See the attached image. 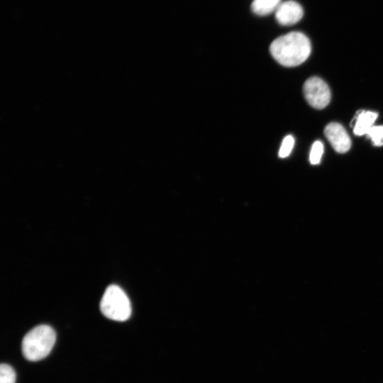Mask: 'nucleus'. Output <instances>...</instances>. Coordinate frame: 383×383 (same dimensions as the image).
I'll list each match as a JSON object with an SVG mask.
<instances>
[{
	"label": "nucleus",
	"mask_w": 383,
	"mask_h": 383,
	"mask_svg": "<svg viewBox=\"0 0 383 383\" xmlns=\"http://www.w3.org/2000/svg\"><path fill=\"white\" fill-rule=\"evenodd\" d=\"M311 50V42L308 37L297 31L276 38L270 46L272 56L285 67L301 65L309 57Z\"/></svg>",
	"instance_id": "nucleus-1"
},
{
	"label": "nucleus",
	"mask_w": 383,
	"mask_h": 383,
	"mask_svg": "<svg viewBox=\"0 0 383 383\" xmlns=\"http://www.w3.org/2000/svg\"><path fill=\"white\" fill-rule=\"evenodd\" d=\"M56 340L54 329L48 325H39L29 331L21 344L24 357L30 361H38L47 357Z\"/></svg>",
	"instance_id": "nucleus-2"
},
{
	"label": "nucleus",
	"mask_w": 383,
	"mask_h": 383,
	"mask_svg": "<svg viewBox=\"0 0 383 383\" xmlns=\"http://www.w3.org/2000/svg\"><path fill=\"white\" fill-rule=\"evenodd\" d=\"M100 310L106 318L124 321L131 314V305L125 292L118 286H109L101 299Z\"/></svg>",
	"instance_id": "nucleus-3"
},
{
	"label": "nucleus",
	"mask_w": 383,
	"mask_h": 383,
	"mask_svg": "<svg viewBox=\"0 0 383 383\" xmlns=\"http://www.w3.org/2000/svg\"><path fill=\"white\" fill-rule=\"evenodd\" d=\"M307 102L314 109L325 108L331 100V91L327 84L318 77L308 79L303 87Z\"/></svg>",
	"instance_id": "nucleus-4"
},
{
	"label": "nucleus",
	"mask_w": 383,
	"mask_h": 383,
	"mask_svg": "<svg viewBox=\"0 0 383 383\" xmlns=\"http://www.w3.org/2000/svg\"><path fill=\"white\" fill-rule=\"evenodd\" d=\"M324 134L336 152L344 153L350 148V138L340 123L333 122L328 124L324 129Z\"/></svg>",
	"instance_id": "nucleus-5"
},
{
	"label": "nucleus",
	"mask_w": 383,
	"mask_h": 383,
	"mask_svg": "<svg viewBox=\"0 0 383 383\" xmlns=\"http://www.w3.org/2000/svg\"><path fill=\"white\" fill-rule=\"evenodd\" d=\"M304 14L301 6L296 1L289 0L279 4L275 11V17L279 23L290 26L299 21Z\"/></svg>",
	"instance_id": "nucleus-6"
},
{
	"label": "nucleus",
	"mask_w": 383,
	"mask_h": 383,
	"mask_svg": "<svg viewBox=\"0 0 383 383\" xmlns=\"http://www.w3.org/2000/svg\"><path fill=\"white\" fill-rule=\"evenodd\" d=\"M378 114L373 111H361L357 113L354 124V133L361 136L366 135L374 126Z\"/></svg>",
	"instance_id": "nucleus-7"
},
{
	"label": "nucleus",
	"mask_w": 383,
	"mask_h": 383,
	"mask_svg": "<svg viewBox=\"0 0 383 383\" xmlns=\"http://www.w3.org/2000/svg\"><path fill=\"white\" fill-rule=\"evenodd\" d=\"M280 4L281 0H254L251 9L257 15H267L276 11Z\"/></svg>",
	"instance_id": "nucleus-8"
},
{
	"label": "nucleus",
	"mask_w": 383,
	"mask_h": 383,
	"mask_svg": "<svg viewBox=\"0 0 383 383\" xmlns=\"http://www.w3.org/2000/svg\"><path fill=\"white\" fill-rule=\"evenodd\" d=\"M16 372L13 368L7 365L1 364L0 366V383H15Z\"/></svg>",
	"instance_id": "nucleus-9"
},
{
	"label": "nucleus",
	"mask_w": 383,
	"mask_h": 383,
	"mask_svg": "<svg viewBox=\"0 0 383 383\" xmlns=\"http://www.w3.org/2000/svg\"><path fill=\"white\" fill-rule=\"evenodd\" d=\"M375 146L383 145V126H373L366 134Z\"/></svg>",
	"instance_id": "nucleus-10"
},
{
	"label": "nucleus",
	"mask_w": 383,
	"mask_h": 383,
	"mask_svg": "<svg viewBox=\"0 0 383 383\" xmlns=\"http://www.w3.org/2000/svg\"><path fill=\"white\" fill-rule=\"evenodd\" d=\"M323 152V145L319 141H315L312 145L309 160L312 165H318L320 163L322 155Z\"/></svg>",
	"instance_id": "nucleus-11"
},
{
	"label": "nucleus",
	"mask_w": 383,
	"mask_h": 383,
	"mask_svg": "<svg viewBox=\"0 0 383 383\" xmlns=\"http://www.w3.org/2000/svg\"><path fill=\"white\" fill-rule=\"evenodd\" d=\"M294 145V138L292 135H287L281 144L279 156L282 158L287 157L291 153Z\"/></svg>",
	"instance_id": "nucleus-12"
}]
</instances>
